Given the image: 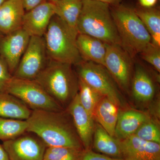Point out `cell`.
<instances>
[{
  "instance_id": "4fadbf2b",
  "label": "cell",
  "mask_w": 160,
  "mask_h": 160,
  "mask_svg": "<svg viewBox=\"0 0 160 160\" xmlns=\"http://www.w3.org/2000/svg\"><path fill=\"white\" fill-rule=\"evenodd\" d=\"M124 160H160V144L145 141L132 135L120 140Z\"/></svg>"
},
{
  "instance_id": "d6986e66",
  "label": "cell",
  "mask_w": 160,
  "mask_h": 160,
  "mask_svg": "<svg viewBox=\"0 0 160 160\" xmlns=\"http://www.w3.org/2000/svg\"><path fill=\"white\" fill-rule=\"evenodd\" d=\"M118 107L108 98L103 97L98 103L93 113V119L110 135L114 137L119 114Z\"/></svg>"
},
{
  "instance_id": "44dd1931",
  "label": "cell",
  "mask_w": 160,
  "mask_h": 160,
  "mask_svg": "<svg viewBox=\"0 0 160 160\" xmlns=\"http://www.w3.org/2000/svg\"><path fill=\"white\" fill-rule=\"evenodd\" d=\"M93 137V144L97 151L116 158L122 157L120 140L110 135L99 124L94 125Z\"/></svg>"
},
{
  "instance_id": "6da1fadb",
  "label": "cell",
  "mask_w": 160,
  "mask_h": 160,
  "mask_svg": "<svg viewBox=\"0 0 160 160\" xmlns=\"http://www.w3.org/2000/svg\"><path fill=\"white\" fill-rule=\"evenodd\" d=\"M26 121L27 132L37 136L47 147L82 149V144L67 110H33Z\"/></svg>"
},
{
  "instance_id": "3957f363",
  "label": "cell",
  "mask_w": 160,
  "mask_h": 160,
  "mask_svg": "<svg viewBox=\"0 0 160 160\" xmlns=\"http://www.w3.org/2000/svg\"><path fill=\"white\" fill-rule=\"evenodd\" d=\"M35 80L64 109L78 91V78L68 63L49 60Z\"/></svg>"
},
{
  "instance_id": "cb8c5ba5",
  "label": "cell",
  "mask_w": 160,
  "mask_h": 160,
  "mask_svg": "<svg viewBox=\"0 0 160 160\" xmlns=\"http://www.w3.org/2000/svg\"><path fill=\"white\" fill-rule=\"evenodd\" d=\"M26 120L0 117V140L9 141L27 132Z\"/></svg>"
},
{
  "instance_id": "8d00e7d4",
  "label": "cell",
  "mask_w": 160,
  "mask_h": 160,
  "mask_svg": "<svg viewBox=\"0 0 160 160\" xmlns=\"http://www.w3.org/2000/svg\"><path fill=\"white\" fill-rule=\"evenodd\" d=\"M3 35H4L0 32V41H1V39H2V38L3 37Z\"/></svg>"
},
{
  "instance_id": "e0dca14e",
  "label": "cell",
  "mask_w": 160,
  "mask_h": 160,
  "mask_svg": "<svg viewBox=\"0 0 160 160\" xmlns=\"http://www.w3.org/2000/svg\"><path fill=\"white\" fill-rule=\"evenodd\" d=\"M150 119L142 112L128 110L119 114L116 126L115 137L122 140L135 133L141 125Z\"/></svg>"
},
{
  "instance_id": "30bf717a",
  "label": "cell",
  "mask_w": 160,
  "mask_h": 160,
  "mask_svg": "<svg viewBox=\"0 0 160 160\" xmlns=\"http://www.w3.org/2000/svg\"><path fill=\"white\" fill-rule=\"evenodd\" d=\"M9 160H44L47 146L37 136L26 132L18 137L3 142Z\"/></svg>"
},
{
  "instance_id": "8fae6325",
  "label": "cell",
  "mask_w": 160,
  "mask_h": 160,
  "mask_svg": "<svg viewBox=\"0 0 160 160\" xmlns=\"http://www.w3.org/2000/svg\"><path fill=\"white\" fill-rule=\"evenodd\" d=\"M30 35L23 28L4 35L0 41V57L6 62L12 76L30 40Z\"/></svg>"
},
{
  "instance_id": "83f0119b",
  "label": "cell",
  "mask_w": 160,
  "mask_h": 160,
  "mask_svg": "<svg viewBox=\"0 0 160 160\" xmlns=\"http://www.w3.org/2000/svg\"><path fill=\"white\" fill-rule=\"evenodd\" d=\"M140 56L147 62L160 72V49L151 42L142 49L139 54Z\"/></svg>"
},
{
  "instance_id": "836d02e7",
  "label": "cell",
  "mask_w": 160,
  "mask_h": 160,
  "mask_svg": "<svg viewBox=\"0 0 160 160\" xmlns=\"http://www.w3.org/2000/svg\"><path fill=\"white\" fill-rule=\"evenodd\" d=\"M102 2L106 3L110 6H115L120 4L122 0H97Z\"/></svg>"
},
{
  "instance_id": "5bb4252c",
  "label": "cell",
  "mask_w": 160,
  "mask_h": 160,
  "mask_svg": "<svg viewBox=\"0 0 160 160\" xmlns=\"http://www.w3.org/2000/svg\"><path fill=\"white\" fill-rule=\"evenodd\" d=\"M67 110L83 147L86 150H89L94 132V119L81 105L78 93L69 103Z\"/></svg>"
},
{
  "instance_id": "9c48e42d",
  "label": "cell",
  "mask_w": 160,
  "mask_h": 160,
  "mask_svg": "<svg viewBox=\"0 0 160 160\" xmlns=\"http://www.w3.org/2000/svg\"><path fill=\"white\" fill-rule=\"evenodd\" d=\"M104 67L120 88L128 91L132 79L133 58L118 44H106Z\"/></svg>"
},
{
  "instance_id": "2e32d148",
  "label": "cell",
  "mask_w": 160,
  "mask_h": 160,
  "mask_svg": "<svg viewBox=\"0 0 160 160\" xmlns=\"http://www.w3.org/2000/svg\"><path fill=\"white\" fill-rule=\"evenodd\" d=\"M77 44L83 61L92 62L104 66L106 43L87 35L78 34Z\"/></svg>"
},
{
  "instance_id": "ffe728a7",
  "label": "cell",
  "mask_w": 160,
  "mask_h": 160,
  "mask_svg": "<svg viewBox=\"0 0 160 160\" xmlns=\"http://www.w3.org/2000/svg\"><path fill=\"white\" fill-rule=\"evenodd\" d=\"M32 110L10 93L0 91V117L26 120Z\"/></svg>"
},
{
  "instance_id": "ba28073f",
  "label": "cell",
  "mask_w": 160,
  "mask_h": 160,
  "mask_svg": "<svg viewBox=\"0 0 160 160\" xmlns=\"http://www.w3.org/2000/svg\"><path fill=\"white\" fill-rule=\"evenodd\" d=\"M49 61L43 37H30L29 44L12 76L35 80Z\"/></svg>"
},
{
  "instance_id": "7c38bea8",
  "label": "cell",
  "mask_w": 160,
  "mask_h": 160,
  "mask_svg": "<svg viewBox=\"0 0 160 160\" xmlns=\"http://www.w3.org/2000/svg\"><path fill=\"white\" fill-rule=\"evenodd\" d=\"M55 15L54 3L44 0L36 7L26 12L22 28L30 37H43Z\"/></svg>"
},
{
  "instance_id": "74e56055",
  "label": "cell",
  "mask_w": 160,
  "mask_h": 160,
  "mask_svg": "<svg viewBox=\"0 0 160 160\" xmlns=\"http://www.w3.org/2000/svg\"></svg>"
},
{
  "instance_id": "4316f807",
  "label": "cell",
  "mask_w": 160,
  "mask_h": 160,
  "mask_svg": "<svg viewBox=\"0 0 160 160\" xmlns=\"http://www.w3.org/2000/svg\"><path fill=\"white\" fill-rule=\"evenodd\" d=\"M133 135L145 141L160 144L159 128L150 119L141 125Z\"/></svg>"
},
{
  "instance_id": "7402d4cb",
  "label": "cell",
  "mask_w": 160,
  "mask_h": 160,
  "mask_svg": "<svg viewBox=\"0 0 160 160\" xmlns=\"http://www.w3.org/2000/svg\"><path fill=\"white\" fill-rule=\"evenodd\" d=\"M53 3L56 15L72 29L78 32V22L82 10V1L59 0Z\"/></svg>"
},
{
  "instance_id": "f546056e",
  "label": "cell",
  "mask_w": 160,
  "mask_h": 160,
  "mask_svg": "<svg viewBox=\"0 0 160 160\" xmlns=\"http://www.w3.org/2000/svg\"><path fill=\"white\" fill-rule=\"evenodd\" d=\"M82 160H124L121 158L109 157L104 155L96 153L89 150L85 151Z\"/></svg>"
},
{
  "instance_id": "4dcf8cb0",
  "label": "cell",
  "mask_w": 160,
  "mask_h": 160,
  "mask_svg": "<svg viewBox=\"0 0 160 160\" xmlns=\"http://www.w3.org/2000/svg\"><path fill=\"white\" fill-rule=\"evenodd\" d=\"M44 0H22L24 9L26 12L29 11L36 7Z\"/></svg>"
},
{
  "instance_id": "7a4b0ae2",
  "label": "cell",
  "mask_w": 160,
  "mask_h": 160,
  "mask_svg": "<svg viewBox=\"0 0 160 160\" xmlns=\"http://www.w3.org/2000/svg\"><path fill=\"white\" fill-rule=\"evenodd\" d=\"M82 1V6L77 24L78 34L90 36L106 44L121 46L110 6L97 0Z\"/></svg>"
},
{
  "instance_id": "603a6c76",
  "label": "cell",
  "mask_w": 160,
  "mask_h": 160,
  "mask_svg": "<svg viewBox=\"0 0 160 160\" xmlns=\"http://www.w3.org/2000/svg\"><path fill=\"white\" fill-rule=\"evenodd\" d=\"M134 9L150 34L151 42L160 47V10L154 7H139Z\"/></svg>"
},
{
  "instance_id": "f1b7e54d",
  "label": "cell",
  "mask_w": 160,
  "mask_h": 160,
  "mask_svg": "<svg viewBox=\"0 0 160 160\" xmlns=\"http://www.w3.org/2000/svg\"><path fill=\"white\" fill-rule=\"evenodd\" d=\"M12 77L5 61L0 57V91L6 92L7 85Z\"/></svg>"
},
{
  "instance_id": "1f68e13d",
  "label": "cell",
  "mask_w": 160,
  "mask_h": 160,
  "mask_svg": "<svg viewBox=\"0 0 160 160\" xmlns=\"http://www.w3.org/2000/svg\"><path fill=\"white\" fill-rule=\"evenodd\" d=\"M140 5L144 8H152L156 4L158 0H138Z\"/></svg>"
},
{
  "instance_id": "8992f818",
  "label": "cell",
  "mask_w": 160,
  "mask_h": 160,
  "mask_svg": "<svg viewBox=\"0 0 160 160\" xmlns=\"http://www.w3.org/2000/svg\"><path fill=\"white\" fill-rule=\"evenodd\" d=\"M6 92L23 102L31 110L60 111L64 110L35 80L12 76Z\"/></svg>"
},
{
  "instance_id": "d590c367",
  "label": "cell",
  "mask_w": 160,
  "mask_h": 160,
  "mask_svg": "<svg viewBox=\"0 0 160 160\" xmlns=\"http://www.w3.org/2000/svg\"><path fill=\"white\" fill-rule=\"evenodd\" d=\"M46 1H49V2H57V1H59V0H46Z\"/></svg>"
},
{
  "instance_id": "ac0fdd59",
  "label": "cell",
  "mask_w": 160,
  "mask_h": 160,
  "mask_svg": "<svg viewBox=\"0 0 160 160\" xmlns=\"http://www.w3.org/2000/svg\"><path fill=\"white\" fill-rule=\"evenodd\" d=\"M131 89L136 99L146 102L154 97L155 88L153 81L142 66L136 64L131 81Z\"/></svg>"
},
{
  "instance_id": "d6a6232c",
  "label": "cell",
  "mask_w": 160,
  "mask_h": 160,
  "mask_svg": "<svg viewBox=\"0 0 160 160\" xmlns=\"http://www.w3.org/2000/svg\"><path fill=\"white\" fill-rule=\"evenodd\" d=\"M0 160H9L8 154L3 147L2 144H0Z\"/></svg>"
},
{
  "instance_id": "277c9868",
  "label": "cell",
  "mask_w": 160,
  "mask_h": 160,
  "mask_svg": "<svg viewBox=\"0 0 160 160\" xmlns=\"http://www.w3.org/2000/svg\"><path fill=\"white\" fill-rule=\"evenodd\" d=\"M110 7L121 46L133 59L151 42L150 34L134 8L122 4Z\"/></svg>"
},
{
  "instance_id": "e575fe53",
  "label": "cell",
  "mask_w": 160,
  "mask_h": 160,
  "mask_svg": "<svg viewBox=\"0 0 160 160\" xmlns=\"http://www.w3.org/2000/svg\"><path fill=\"white\" fill-rule=\"evenodd\" d=\"M6 1H7V0H0V6L2 5L3 3L5 2Z\"/></svg>"
},
{
  "instance_id": "d4e9b609",
  "label": "cell",
  "mask_w": 160,
  "mask_h": 160,
  "mask_svg": "<svg viewBox=\"0 0 160 160\" xmlns=\"http://www.w3.org/2000/svg\"><path fill=\"white\" fill-rule=\"evenodd\" d=\"M78 93L81 105L93 118L95 109L104 97L79 78Z\"/></svg>"
},
{
  "instance_id": "484cf974",
  "label": "cell",
  "mask_w": 160,
  "mask_h": 160,
  "mask_svg": "<svg viewBox=\"0 0 160 160\" xmlns=\"http://www.w3.org/2000/svg\"><path fill=\"white\" fill-rule=\"evenodd\" d=\"M85 151L82 149L68 147H47L45 160H82Z\"/></svg>"
},
{
  "instance_id": "5b68a950",
  "label": "cell",
  "mask_w": 160,
  "mask_h": 160,
  "mask_svg": "<svg viewBox=\"0 0 160 160\" xmlns=\"http://www.w3.org/2000/svg\"><path fill=\"white\" fill-rule=\"evenodd\" d=\"M78 32L53 16L43 38L49 60L77 66L83 61L77 44Z\"/></svg>"
},
{
  "instance_id": "52a82bcc",
  "label": "cell",
  "mask_w": 160,
  "mask_h": 160,
  "mask_svg": "<svg viewBox=\"0 0 160 160\" xmlns=\"http://www.w3.org/2000/svg\"><path fill=\"white\" fill-rule=\"evenodd\" d=\"M76 66L78 77L118 106L122 105V98L116 86L115 82L104 66L84 61Z\"/></svg>"
},
{
  "instance_id": "9a60e30c",
  "label": "cell",
  "mask_w": 160,
  "mask_h": 160,
  "mask_svg": "<svg viewBox=\"0 0 160 160\" xmlns=\"http://www.w3.org/2000/svg\"><path fill=\"white\" fill-rule=\"evenodd\" d=\"M26 11L22 0H7L0 6V32L6 35L22 28Z\"/></svg>"
}]
</instances>
